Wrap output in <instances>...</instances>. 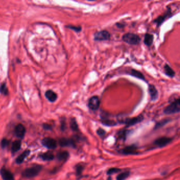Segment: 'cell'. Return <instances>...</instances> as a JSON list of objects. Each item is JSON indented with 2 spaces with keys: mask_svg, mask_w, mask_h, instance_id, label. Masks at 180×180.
<instances>
[{
  "mask_svg": "<svg viewBox=\"0 0 180 180\" xmlns=\"http://www.w3.org/2000/svg\"><path fill=\"white\" fill-rule=\"evenodd\" d=\"M124 42L131 45H137L141 42V38L139 36L133 33H127L124 34L122 36Z\"/></svg>",
  "mask_w": 180,
  "mask_h": 180,
  "instance_id": "cell-1",
  "label": "cell"
},
{
  "mask_svg": "<svg viewBox=\"0 0 180 180\" xmlns=\"http://www.w3.org/2000/svg\"><path fill=\"white\" fill-rule=\"evenodd\" d=\"M42 166L35 165L29 168H26L22 172V176L26 178H32L36 177L42 170Z\"/></svg>",
  "mask_w": 180,
  "mask_h": 180,
  "instance_id": "cell-2",
  "label": "cell"
},
{
  "mask_svg": "<svg viewBox=\"0 0 180 180\" xmlns=\"http://www.w3.org/2000/svg\"><path fill=\"white\" fill-rule=\"evenodd\" d=\"M180 111V98L175 100L174 102H171L164 110V113L166 115L178 113Z\"/></svg>",
  "mask_w": 180,
  "mask_h": 180,
  "instance_id": "cell-3",
  "label": "cell"
},
{
  "mask_svg": "<svg viewBox=\"0 0 180 180\" xmlns=\"http://www.w3.org/2000/svg\"><path fill=\"white\" fill-rule=\"evenodd\" d=\"M111 38V34L107 30H102L94 34V40L96 41H107Z\"/></svg>",
  "mask_w": 180,
  "mask_h": 180,
  "instance_id": "cell-4",
  "label": "cell"
},
{
  "mask_svg": "<svg viewBox=\"0 0 180 180\" xmlns=\"http://www.w3.org/2000/svg\"><path fill=\"white\" fill-rule=\"evenodd\" d=\"M144 120V117L142 115H140L136 117L126 118L124 120L120 121V123L125 124L127 127L135 125L136 124L141 122Z\"/></svg>",
  "mask_w": 180,
  "mask_h": 180,
  "instance_id": "cell-5",
  "label": "cell"
},
{
  "mask_svg": "<svg viewBox=\"0 0 180 180\" xmlns=\"http://www.w3.org/2000/svg\"><path fill=\"white\" fill-rule=\"evenodd\" d=\"M100 100L97 96L91 97L88 102V107L93 111H96L99 108Z\"/></svg>",
  "mask_w": 180,
  "mask_h": 180,
  "instance_id": "cell-6",
  "label": "cell"
},
{
  "mask_svg": "<svg viewBox=\"0 0 180 180\" xmlns=\"http://www.w3.org/2000/svg\"><path fill=\"white\" fill-rule=\"evenodd\" d=\"M42 144L44 146L50 150H53L57 147V142L54 138L45 137L42 139Z\"/></svg>",
  "mask_w": 180,
  "mask_h": 180,
  "instance_id": "cell-7",
  "label": "cell"
},
{
  "mask_svg": "<svg viewBox=\"0 0 180 180\" xmlns=\"http://www.w3.org/2000/svg\"><path fill=\"white\" fill-rule=\"evenodd\" d=\"M172 15L171 9H168L166 10V11L164 13L163 15H161L159 16L154 21V22L157 24V26L159 27L161 24L164 22L166 19L168 18V17L170 18Z\"/></svg>",
  "mask_w": 180,
  "mask_h": 180,
  "instance_id": "cell-8",
  "label": "cell"
},
{
  "mask_svg": "<svg viewBox=\"0 0 180 180\" xmlns=\"http://www.w3.org/2000/svg\"><path fill=\"white\" fill-rule=\"evenodd\" d=\"M172 141V138L168 137H161L156 139L154 144L159 147H163L170 144Z\"/></svg>",
  "mask_w": 180,
  "mask_h": 180,
  "instance_id": "cell-9",
  "label": "cell"
},
{
  "mask_svg": "<svg viewBox=\"0 0 180 180\" xmlns=\"http://www.w3.org/2000/svg\"><path fill=\"white\" fill-rule=\"evenodd\" d=\"M138 148L135 145H129L126 147H124L122 150H120V152L125 155H134L138 153Z\"/></svg>",
  "mask_w": 180,
  "mask_h": 180,
  "instance_id": "cell-10",
  "label": "cell"
},
{
  "mask_svg": "<svg viewBox=\"0 0 180 180\" xmlns=\"http://www.w3.org/2000/svg\"><path fill=\"white\" fill-rule=\"evenodd\" d=\"M148 93L150 96L151 101L155 102L159 98V92L156 87L153 85H149L148 86Z\"/></svg>",
  "mask_w": 180,
  "mask_h": 180,
  "instance_id": "cell-11",
  "label": "cell"
},
{
  "mask_svg": "<svg viewBox=\"0 0 180 180\" xmlns=\"http://www.w3.org/2000/svg\"><path fill=\"white\" fill-rule=\"evenodd\" d=\"M59 143L62 147H75V141L72 139L67 138H60Z\"/></svg>",
  "mask_w": 180,
  "mask_h": 180,
  "instance_id": "cell-12",
  "label": "cell"
},
{
  "mask_svg": "<svg viewBox=\"0 0 180 180\" xmlns=\"http://www.w3.org/2000/svg\"><path fill=\"white\" fill-rule=\"evenodd\" d=\"M0 174L3 180H14L13 174L9 170L4 168H1Z\"/></svg>",
  "mask_w": 180,
  "mask_h": 180,
  "instance_id": "cell-13",
  "label": "cell"
},
{
  "mask_svg": "<svg viewBox=\"0 0 180 180\" xmlns=\"http://www.w3.org/2000/svg\"><path fill=\"white\" fill-rule=\"evenodd\" d=\"M14 133L17 137L20 138H23L25 133V127L21 124H18L15 127Z\"/></svg>",
  "mask_w": 180,
  "mask_h": 180,
  "instance_id": "cell-14",
  "label": "cell"
},
{
  "mask_svg": "<svg viewBox=\"0 0 180 180\" xmlns=\"http://www.w3.org/2000/svg\"><path fill=\"white\" fill-rule=\"evenodd\" d=\"M127 74L129 75L132 76V77L138 78L139 79H141L143 81L146 82V78L145 77L144 75L141 72H140L139 71H138L137 70H135L134 69H131L128 72H127Z\"/></svg>",
  "mask_w": 180,
  "mask_h": 180,
  "instance_id": "cell-15",
  "label": "cell"
},
{
  "mask_svg": "<svg viewBox=\"0 0 180 180\" xmlns=\"http://www.w3.org/2000/svg\"><path fill=\"white\" fill-rule=\"evenodd\" d=\"M154 41V36L152 34L146 33L144 36V44L147 47H150L153 44Z\"/></svg>",
  "mask_w": 180,
  "mask_h": 180,
  "instance_id": "cell-16",
  "label": "cell"
},
{
  "mask_svg": "<svg viewBox=\"0 0 180 180\" xmlns=\"http://www.w3.org/2000/svg\"><path fill=\"white\" fill-rule=\"evenodd\" d=\"M46 98L51 102H54L57 99V95L52 90H48L45 92Z\"/></svg>",
  "mask_w": 180,
  "mask_h": 180,
  "instance_id": "cell-17",
  "label": "cell"
},
{
  "mask_svg": "<svg viewBox=\"0 0 180 180\" xmlns=\"http://www.w3.org/2000/svg\"><path fill=\"white\" fill-rule=\"evenodd\" d=\"M164 70L165 75L170 78H173L175 75V71L168 64H165L164 66Z\"/></svg>",
  "mask_w": 180,
  "mask_h": 180,
  "instance_id": "cell-18",
  "label": "cell"
},
{
  "mask_svg": "<svg viewBox=\"0 0 180 180\" xmlns=\"http://www.w3.org/2000/svg\"><path fill=\"white\" fill-rule=\"evenodd\" d=\"M69 153L67 151H61L57 154V158L60 161H66L68 159Z\"/></svg>",
  "mask_w": 180,
  "mask_h": 180,
  "instance_id": "cell-19",
  "label": "cell"
},
{
  "mask_svg": "<svg viewBox=\"0 0 180 180\" xmlns=\"http://www.w3.org/2000/svg\"><path fill=\"white\" fill-rule=\"evenodd\" d=\"M30 151L29 150H26L24 151L23 153L21 154L19 156L17 157L16 159V163L18 164H21L24 161L25 157H27L30 154Z\"/></svg>",
  "mask_w": 180,
  "mask_h": 180,
  "instance_id": "cell-20",
  "label": "cell"
},
{
  "mask_svg": "<svg viewBox=\"0 0 180 180\" xmlns=\"http://www.w3.org/2000/svg\"><path fill=\"white\" fill-rule=\"evenodd\" d=\"M102 123L105 126H114L117 125V123L114 120L108 119L107 117H102Z\"/></svg>",
  "mask_w": 180,
  "mask_h": 180,
  "instance_id": "cell-21",
  "label": "cell"
},
{
  "mask_svg": "<svg viewBox=\"0 0 180 180\" xmlns=\"http://www.w3.org/2000/svg\"><path fill=\"white\" fill-rule=\"evenodd\" d=\"M41 157L43 160L44 161H51L54 159V155L53 153H51L50 152H48L46 153H43L41 155Z\"/></svg>",
  "mask_w": 180,
  "mask_h": 180,
  "instance_id": "cell-22",
  "label": "cell"
},
{
  "mask_svg": "<svg viewBox=\"0 0 180 180\" xmlns=\"http://www.w3.org/2000/svg\"><path fill=\"white\" fill-rule=\"evenodd\" d=\"M21 143L20 141H15L13 143L11 147V151L13 153L18 152L21 148Z\"/></svg>",
  "mask_w": 180,
  "mask_h": 180,
  "instance_id": "cell-23",
  "label": "cell"
},
{
  "mask_svg": "<svg viewBox=\"0 0 180 180\" xmlns=\"http://www.w3.org/2000/svg\"><path fill=\"white\" fill-rule=\"evenodd\" d=\"M129 175H130L129 171L124 172L117 176L116 177V180H125L126 179L129 177Z\"/></svg>",
  "mask_w": 180,
  "mask_h": 180,
  "instance_id": "cell-24",
  "label": "cell"
},
{
  "mask_svg": "<svg viewBox=\"0 0 180 180\" xmlns=\"http://www.w3.org/2000/svg\"><path fill=\"white\" fill-rule=\"evenodd\" d=\"M70 127L74 131H78V124L76 122L75 118H73L71 119L70 120Z\"/></svg>",
  "mask_w": 180,
  "mask_h": 180,
  "instance_id": "cell-25",
  "label": "cell"
},
{
  "mask_svg": "<svg viewBox=\"0 0 180 180\" xmlns=\"http://www.w3.org/2000/svg\"><path fill=\"white\" fill-rule=\"evenodd\" d=\"M169 121H170V120H168V119H165V120H163L160 121L159 122H158L156 124L154 128L155 129H159V128H161L163 126H164L165 124L168 123Z\"/></svg>",
  "mask_w": 180,
  "mask_h": 180,
  "instance_id": "cell-26",
  "label": "cell"
},
{
  "mask_svg": "<svg viewBox=\"0 0 180 180\" xmlns=\"http://www.w3.org/2000/svg\"><path fill=\"white\" fill-rule=\"evenodd\" d=\"M84 170V166L80 164H78V165L76 166V173L77 177H79L81 175L82 171Z\"/></svg>",
  "mask_w": 180,
  "mask_h": 180,
  "instance_id": "cell-27",
  "label": "cell"
},
{
  "mask_svg": "<svg viewBox=\"0 0 180 180\" xmlns=\"http://www.w3.org/2000/svg\"><path fill=\"white\" fill-rule=\"evenodd\" d=\"M121 171V170L118 168H110L108 170L107 173L109 175H111L112 174H115V173H117L118 172H120Z\"/></svg>",
  "mask_w": 180,
  "mask_h": 180,
  "instance_id": "cell-28",
  "label": "cell"
},
{
  "mask_svg": "<svg viewBox=\"0 0 180 180\" xmlns=\"http://www.w3.org/2000/svg\"><path fill=\"white\" fill-rule=\"evenodd\" d=\"M67 27L75 31L76 32H79L82 30V27L80 26H75V25H69L68 26H67Z\"/></svg>",
  "mask_w": 180,
  "mask_h": 180,
  "instance_id": "cell-29",
  "label": "cell"
},
{
  "mask_svg": "<svg viewBox=\"0 0 180 180\" xmlns=\"http://www.w3.org/2000/svg\"><path fill=\"white\" fill-rule=\"evenodd\" d=\"M0 92L4 95H7L8 93V90L6 88V85L5 84L1 85L0 87Z\"/></svg>",
  "mask_w": 180,
  "mask_h": 180,
  "instance_id": "cell-30",
  "label": "cell"
},
{
  "mask_svg": "<svg viewBox=\"0 0 180 180\" xmlns=\"http://www.w3.org/2000/svg\"><path fill=\"white\" fill-rule=\"evenodd\" d=\"M97 133L100 137H103L106 134V132H105V130H104L102 128H99L97 130Z\"/></svg>",
  "mask_w": 180,
  "mask_h": 180,
  "instance_id": "cell-31",
  "label": "cell"
},
{
  "mask_svg": "<svg viewBox=\"0 0 180 180\" xmlns=\"http://www.w3.org/2000/svg\"><path fill=\"white\" fill-rule=\"evenodd\" d=\"M9 141L8 139H6V138H4L1 143V147L2 148H5V147L8 145L9 144Z\"/></svg>",
  "mask_w": 180,
  "mask_h": 180,
  "instance_id": "cell-32",
  "label": "cell"
},
{
  "mask_svg": "<svg viewBox=\"0 0 180 180\" xmlns=\"http://www.w3.org/2000/svg\"><path fill=\"white\" fill-rule=\"evenodd\" d=\"M116 26H117V27H119V28H123V27H125V25L121 23H116Z\"/></svg>",
  "mask_w": 180,
  "mask_h": 180,
  "instance_id": "cell-33",
  "label": "cell"
},
{
  "mask_svg": "<svg viewBox=\"0 0 180 180\" xmlns=\"http://www.w3.org/2000/svg\"><path fill=\"white\" fill-rule=\"evenodd\" d=\"M43 127H44V128L45 129H51V126H50L49 125H48V124H45V125H43Z\"/></svg>",
  "mask_w": 180,
  "mask_h": 180,
  "instance_id": "cell-34",
  "label": "cell"
},
{
  "mask_svg": "<svg viewBox=\"0 0 180 180\" xmlns=\"http://www.w3.org/2000/svg\"><path fill=\"white\" fill-rule=\"evenodd\" d=\"M111 177H109V178H108V180H111Z\"/></svg>",
  "mask_w": 180,
  "mask_h": 180,
  "instance_id": "cell-35",
  "label": "cell"
}]
</instances>
